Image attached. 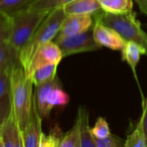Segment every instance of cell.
Masks as SVG:
<instances>
[{
  "label": "cell",
  "instance_id": "obj_6",
  "mask_svg": "<svg viewBox=\"0 0 147 147\" xmlns=\"http://www.w3.org/2000/svg\"><path fill=\"white\" fill-rule=\"evenodd\" d=\"M54 42L61 49L63 57L84 52L95 51L102 48L95 42L93 32L90 30L73 36H56Z\"/></svg>",
  "mask_w": 147,
  "mask_h": 147
},
{
  "label": "cell",
  "instance_id": "obj_24",
  "mask_svg": "<svg viewBox=\"0 0 147 147\" xmlns=\"http://www.w3.org/2000/svg\"><path fill=\"white\" fill-rule=\"evenodd\" d=\"M91 132L95 139H102L108 137L111 134V131L107 119L103 117H99L94 125L91 128Z\"/></svg>",
  "mask_w": 147,
  "mask_h": 147
},
{
  "label": "cell",
  "instance_id": "obj_16",
  "mask_svg": "<svg viewBox=\"0 0 147 147\" xmlns=\"http://www.w3.org/2000/svg\"><path fill=\"white\" fill-rule=\"evenodd\" d=\"M57 64H50L42 66L35 70L30 76L33 82L34 86H39L54 80L57 76Z\"/></svg>",
  "mask_w": 147,
  "mask_h": 147
},
{
  "label": "cell",
  "instance_id": "obj_1",
  "mask_svg": "<svg viewBox=\"0 0 147 147\" xmlns=\"http://www.w3.org/2000/svg\"><path fill=\"white\" fill-rule=\"evenodd\" d=\"M33 82L18 61L14 63L11 71V99L12 110L18 125L22 130L27 125L33 107Z\"/></svg>",
  "mask_w": 147,
  "mask_h": 147
},
{
  "label": "cell",
  "instance_id": "obj_12",
  "mask_svg": "<svg viewBox=\"0 0 147 147\" xmlns=\"http://www.w3.org/2000/svg\"><path fill=\"white\" fill-rule=\"evenodd\" d=\"M76 120L79 124L80 147H97L95 138L93 136L89 126V113L85 107H79Z\"/></svg>",
  "mask_w": 147,
  "mask_h": 147
},
{
  "label": "cell",
  "instance_id": "obj_3",
  "mask_svg": "<svg viewBox=\"0 0 147 147\" xmlns=\"http://www.w3.org/2000/svg\"><path fill=\"white\" fill-rule=\"evenodd\" d=\"M94 19L116 30L125 42H133L140 45L147 55V33L137 19L136 12L132 11L125 14L113 15L101 11L94 16Z\"/></svg>",
  "mask_w": 147,
  "mask_h": 147
},
{
  "label": "cell",
  "instance_id": "obj_5",
  "mask_svg": "<svg viewBox=\"0 0 147 147\" xmlns=\"http://www.w3.org/2000/svg\"><path fill=\"white\" fill-rule=\"evenodd\" d=\"M33 100L38 114L42 119H49L55 107L67 106L70 97L63 90L61 83L56 76L49 82L35 87Z\"/></svg>",
  "mask_w": 147,
  "mask_h": 147
},
{
  "label": "cell",
  "instance_id": "obj_4",
  "mask_svg": "<svg viewBox=\"0 0 147 147\" xmlns=\"http://www.w3.org/2000/svg\"><path fill=\"white\" fill-rule=\"evenodd\" d=\"M49 13V11L26 8L10 16L11 31L9 42L18 54L28 42Z\"/></svg>",
  "mask_w": 147,
  "mask_h": 147
},
{
  "label": "cell",
  "instance_id": "obj_18",
  "mask_svg": "<svg viewBox=\"0 0 147 147\" xmlns=\"http://www.w3.org/2000/svg\"><path fill=\"white\" fill-rule=\"evenodd\" d=\"M62 137L63 132L56 123L48 134H45L44 132L42 133L39 147H59Z\"/></svg>",
  "mask_w": 147,
  "mask_h": 147
},
{
  "label": "cell",
  "instance_id": "obj_22",
  "mask_svg": "<svg viewBox=\"0 0 147 147\" xmlns=\"http://www.w3.org/2000/svg\"><path fill=\"white\" fill-rule=\"evenodd\" d=\"M72 1L74 0H36L28 8L50 12L53 10L62 8L65 5Z\"/></svg>",
  "mask_w": 147,
  "mask_h": 147
},
{
  "label": "cell",
  "instance_id": "obj_15",
  "mask_svg": "<svg viewBox=\"0 0 147 147\" xmlns=\"http://www.w3.org/2000/svg\"><path fill=\"white\" fill-rule=\"evenodd\" d=\"M104 12L119 15L133 11L132 0H98Z\"/></svg>",
  "mask_w": 147,
  "mask_h": 147
},
{
  "label": "cell",
  "instance_id": "obj_17",
  "mask_svg": "<svg viewBox=\"0 0 147 147\" xmlns=\"http://www.w3.org/2000/svg\"><path fill=\"white\" fill-rule=\"evenodd\" d=\"M36 0H0V12L11 16L28 8Z\"/></svg>",
  "mask_w": 147,
  "mask_h": 147
},
{
  "label": "cell",
  "instance_id": "obj_30",
  "mask_svg": "<svg viewBox=\"0 0 147 147\" xmlns=\"http://www.w3.org/2000/svg\"><path fill=\"white\" fill-rule=\"evenodd\" d=\"M0 147H5V144H4V141H3V139L1 138H0Z\"/></svg>",
  "mask_w": 147,
  "mask_h": 147
},
{
  "label": "cell",
  "instance_id": "obj_2",
  "mask_svg": "<svg viewBox=\"0 0 147 147\" xmlns=\"http://www.w3.org/2000/svg\"><path fill=\"white\" fill-rule=\"evenodd\" d=\"M66 17L67 15L65 14L63 8L53 10L36 29L30 39L18 53V61L24 68V71L27 70L36 52L42 45L54 41L60 31Z\"/></svg>",
  "mask_w": 147,
  "mask_h": 147
},
{
  "label": "cell",
  "instance_id": "obj_7",
  "mask_svg": "<svg viewBox=\"0 0 147 147\" xmlns=\"http://www.w3.org/2000/svg\"><path fill=\"white\" fill-rule=\"evenodd\" d=\"M62 58L64 57L59 46L54 41L49 42L36 52L25 73L28 76H30L35 70L42 66L50 64L59 65Z\"/></svg>",
  "mask_w": 147,
  "mask_h": 147
},
{
  "label": "cell",
  "instance_id": "obj_10",
  "mask_svg": "<svg viewBox=\"0 0 147 147\" xmlns=\"http://www.w3.org/2000/svg\"><path fill=\"white\" fill-rule=\"evenodd\" d=\"M42 119L38 114L33 100L29 122L24 129L22 130V138L24 147H39L42 133Z\"/></svg>",
  "mask_w": 147,
  "mask_h": 147
},
{
  "label": "cell",
  "instance_id": "obj_19",
  "mask_svg": "<svg viewBox=\"0 0 147 147\" xmlns=\"http://www.w3.org/2000/svg\"><path fill=\"white\" fill-rule=\"evenodd\" d=\"M125 147H147L144 133L139 121L137 124L134 130L130 134H128L125 141Z\"/></svg>",
  "mask_w": 147,
  "mask_h": 147
},
{
  "label": "cell",
  "instance_id": "obj_28",
  "mask_svg": "<svg viewBox=\"0 0 147 147\" xmlns=\"http://www.w3.org/2000/svg\"><path fill=\"white\" fill-rule=\"evenodd\" d=\"M142 115L141 118L139 119V122L142 125L144 133V137L146 139V143H147V97H144L143 98V102H142Z\"/></svg>",
  "mask_w": 147,
  "mask_h": 147
},
{
  "label": "cell",
  "instance_id": "obj_21",
  "mask_svg": "<svg viewBox=\"0 0 147 147\" xmlns=\"http://www.w3.org/2000/svg\"><path fill=\"white\" fill-rule=\"evenodd\" d=\"M18 61V54L9 41L0 44V69L5 65Z\"/></svg>",
  "mask_w": 147,
  "mask_h": 147
},
{
  "label": "cell",
  "instance_id": "obj_23",
  "mask_svg": "<svg viewBox=\"0 0 147 147\" xmlns=\"http://www.w3.org/2000/svg\"><path fill=\"white\" fill-rule=\"evenodd\" d=\"M59 147H80L79 124L76 119L73 127L63 135Z\"/></svg>",
  "mask_w": 147,
  "mask_h": 147
},
{
  "label": "cell",
  "instance_id": "obj_27",
  "mask_svg": "<svg viewBox=\"0 0 147 147\" xmlns=\"http://www.w3.org/2000/svg\"><path fill=\"white\" fill-rule=\"evenodd\" d=\"M97 147H125V142L119 137L110 134L102 139H95Z\"/></svg>",
  "mask_w": 147,
  "mask_h": 147
},
{
  "label": "cell",
  "instance_id": "obj_8",
  "mask_svg": "<svg viewBox=\"0 0 147 147\" xmlns=\"http://www.w3.org/2000/svg\"><path fill=\"white\" fill-rule=\"evenodd\" d=\"M92 32L98 44L114 51H121L126 42L116 30L98 21H94Z\"/></svg>",
  "mask_w": 147,
  "mask_h": 147
},
{
  "label": "cell",
  "instance_id": "obj_14",
  "mask_svg": "<svg viewBox=\"0 0 147 147\" xmlns=\"http://www.w3.org/2000/svg\"><path fill=\"white\" fill-rule=\"evenodd\" d=\"M143 55H145L144 49L138 45L136 42H126L123 49L121 50V58L122 61H125L129 67L131 69V72L133 74L134 79L136 80L137 83L139 85V82L137 76V66L138 64V61L141 59V56Z\"/></svg>",
  "mask_w": 147,
  "mask_h": 147
},
{
  "label": "cell",
  "instance_id": "obj_25",
  "mask_svg": "<svg viewBox=\"0 0 147 147\" xmlns=\"http://www.w3.org/2000/svg\"><path fill=\"white\" fill-rule=\"evenodd\" d=\"M12 113V104L11 94H7L0 99V130L9 119Z\"/></svg>",
  "mask_w": 147,
  "mask_h": 147
},
{
  "label": "cell",
  "instance_id": "obj_20",
  "mask_svg": "<svg viewBox=\"0 0 147 147\" xmlns=\"http://www.w3.org/2000/svg\"><path fill=\"white\" fill-rule=\"evenodd\" d=\"M15 62L7 64L0 69V99L7 94H10L11 93V71Z\"/></svg>",
  "mask_w": 147,
  "mask_h": 147
},
{
  "label": "cell",
  "instance_id": "obj_11",
  "mask_svg": "<svg viewBox=\"0 0 147 147\" xmlns=\"http://www.w3.org/2000/svg\"><path fill=\"white\" fill-rule=\"evenodd\" d=\"M0 138L4 141L5 147H24L22 138V131L14 115L13 110L0 130Z\"/></svg>",
  "mask_w": 147,
  "mask_h": 147
},
{
  "label": "cell",
  "instance_id": "obj_26",
  "mask_svg": "<svg viewBox=\"0 0 147 147\" xmlns=\"http://www.w3.org/2000/svg\"><path fill=\"white\" fill-rule=\"evenodd\" d=\"M11 25L10 16L0 12V44L9 41L11 36Z\"/></svg>",
  "mask_w": 147,
  "mask_h": 147
},
{
  "label": "cell",
  "instance_id": "obj_9",
  "mask_svg": "<svg viewBox=\"0 0 147 147\" xmlns=\"http://www.w3.org/2000/svg\"><path fill=\"white\" fill-rule=\"evenodd\" d=\"M94 19L90 15H68L65 18L56 36H73L90 30L94 27Z\"/></svg>",
  "mask_w": 147,
  "mask_h": 147
},
{
  "label": "cell",
  "instance_id": "obj_29",
  "mask_svg": "<svg viewBox=\"0 0 147 147\" xmlns=\"http://www.w3.org/2000/svg\"><path fill=\"white\" fill-rule=\"evenodd\" d=\"M138 6L141 13L147 17V0H133Z\"/></svg>",
  "mask_w": 147,
  "mask_h": 147
},
{
  "label": "cell",
  "instance_id": "obj_13",
  "mask_svg": "<svg viewBox=\"0 0 147 147\" xmlns=\"http://www.w3.org/2000/svg\"><path fill=\"white\" fill-rule=\"evenodd\" d=\"M62 8L67 16L90 15L94 17L102 11L98 0H74Z\"/></svg>",
  "mask_w": 147,
  "mask_h": 147
}]
</instances>
